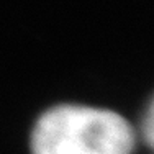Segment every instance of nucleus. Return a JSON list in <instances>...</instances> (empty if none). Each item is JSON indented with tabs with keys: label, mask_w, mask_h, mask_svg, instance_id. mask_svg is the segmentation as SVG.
<instances>
[{
	"label": "nucleus",
	"mask_w": 154,
	"mask_h": 154,
	"mask_svg": "<svg viewBox=\"0 0 154 154\" xmlns=\"http://www.w3.org/2000/svg\"><path fill=\"white\" fill-rule=\"evenodd\" d=\"M30 146L31 154H133L136 131L113 110L62 103L39 115Z\"/></svg>",
	"instance_id": "f257e3e1"
},
{
	"label": "nucleus",
	"mask_w": 154,
	"mask_h": 154,
	"mask_svg": "<svg viewBox=\"0 0 154 154\" xmlns=\"http://www.w3.org/2000/svg\"><path fill=\"white\" fill-rule=\"evenodd\" d=\"M139 133H141L143 141H144L149 148L154 149V97H152V100L149 102L144 115H143Z\"/></svg>",
	"instance_id": "f03ea898"
}]
</instances>
